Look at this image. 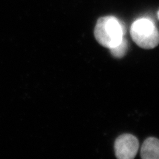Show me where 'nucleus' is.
Wrapping results in <instances>:
<instances>
[{
	"instance_id": "f03ea898",
	"label": "nucleus",
	"mask_w": 159,
	"mask_h": 159,
	"mask_svg": "<svg viewBox=\"0 0 159 159\" xmlns=\"http://www.w3.org/2000/svg\"><path fill=\"white\" fill-rule=\"evenodd\" d=\"M132 39L143 48L151 49L159 43V32L151 20L141 18L136 20L131 27Z\"/></svg>"
},
{
	"instance_id": "f257e3e1",
	"label": "nucleus",
	"mask_w": 159,
	"mask_h": 159,
	"mask_svg": "<svg viewBox=\"0 0 159 159\" xmlns=\"http://www.w3.org/2000/svg\"><path fill=\"white\" fill-rule=\"evenodd\" d=\"M125 31L121 22L113 16L99 18L94 30L97 41L109 49L117 46L123 39Z\"/></svg>"
},
{
	"instance_id": "7ed1b4c3",
	"label": "nucleus",
	"mask_w": 159,
	"mask_h": 159,
	"mask_svg": "<svg viewBox=\"0 0 159 159\" xmlns=\"http://www.w3.org/2000/svg\"><path fill=\"white\" fill-rule=\"evenodd\" d=\"M115 153L119 159H132L137 155L139 148L137 139L130 134H124L116 140Z\"/></svg>"
},
{
	"instance_id": "20e7f679",
	"label": "nucleus",
	"mask_w": 159,
	"mask_h": 159,
	"mask_svg": "<svg viewBox=\"0 0 159 159\" xmlns=\"http://www.w3.org/2000/svg\"><path fill=\"white\" fill-rule=\"evenodd\" d=\"M141 156L144 159H159V140L156 138L147 139L143 143Z\"/></svg>"
},
{
	"instance_id": "39448f33",
	"label": "nucleus",
	"mask_w": 159,
	"mask_h": 159,
	"mask_svg": "<svg viewBox=\"0 0 159 159\" xmlns=\"http://www.w3.org/2000/svg\"><path fill=\"white\" fill-rule=\"evenodd\" d=\"M128 43L127 40L123 37L120 43L118 44L117 46L109 48L112 55L116 58H121L124 57L127 51Z\"/></svg>"
},
{
	"instance_id": "423d86ee",
	"label": "nucleus",
	"mask_w": 159,
	"mask_h": 159,
	"mask_svg": "<svg viewBox=\"0 0 159 159\" xmlns=\"http://www.w3.org/2000/svg\"><path fill=\"white\" fill-rule=\"evenodd\" d=\"M158 19H159V11L158 12Z\"/></svg>"
}]
</instances>
